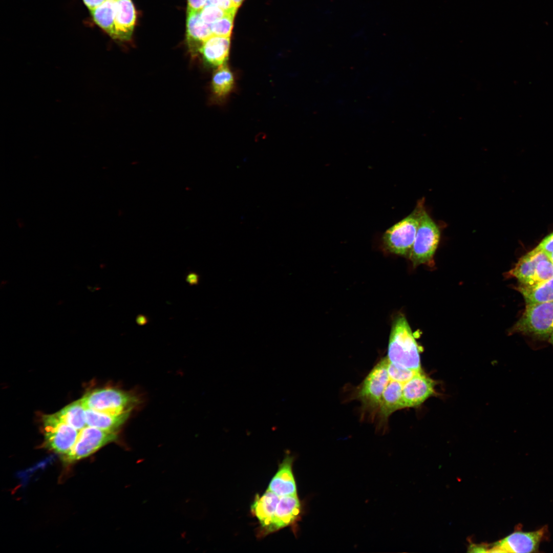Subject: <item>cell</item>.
Here are the masks:
<instances>
[{"instance_id":"5bb4252c","label":"cell","mask_w":553,"mask_h":553,"mask_svg":"<svg viewBox=\"0 0 553 553\" xmlns=\"http://www.w3.org/2000/svg\"><path fill=\"white\" fill-rule=\"evenodd\" d=\"M230 42V37L212 35L203 42L199 52L208 64L219 67L228 58Z\"/></svg>"},{"instance_id":"d4e9b609","label":"cell","mask_w":553,"mask_h":553,"mask_svg":"<svg viewBox=\"0 0 553 553\" xmlns=\"http://www.w3.org/2000/svg\"><path fill=\"white\" fill-rule=\"evenodd\" d=\"M236 14L235 13H229L211 24L212 35L230 37Z\"/></svg>"},{"instance_id":"836d02e7","label":"cell","mask_w":553,"mask_h":553,"mask_svg":"<svg viewBox=\"0 0 553 553\" xmlns=\"http://www.w3.org/2000/svg\"><path fill=\"white\" fill-rule=\"evenodd\" d=\"M231 1H232V2L234 4V5L237 8H239L241 5V4H242V3L243 2V1L244 0H231Z\"/></svg>"},{"instance_id":"ac0fdd59","label":"cell","mask_w":553,"mask_h":553,"mask_svg":"<svg viewBox=\"0 0 553 553\" xmlns=\"http://www.w3.org/2000/svg\"><path fill=\"white\" fill-rule=\"evenodd\" d=\"M86 418L88 426L115 433L127 419L130 413L113 415L86 409Z\"/></svg>"},{"instance_id":"ffe728a7","label":"cell","mask_w":553,"mask_h":553,"mask_svg":"<svg viewBox=\"0 0 553 553\" xmlns=\"http://www.w3.org/2000/svg\"><path fill=\"white\" fill-rule=\"evenodd\" d=\"M90 12L96 24L112 38L116 39L115 26L116 0H105Z\"/></svg>"},{"instance_id":"d6986e66","label":"cell","mask_w":553,"mask_h":553,"mask_svg":"<svg viewBox=\"0 0 553 553\" xmlns=\"http://www.w3.org/2000/svg\"><path fill=\"white\" fill-rule=\"evenodd\" d=\"M403 384L390 380L381 397L379 409L382 416L387 418L395 411L404 408L402 401Z\"/></svg>"},{"instance_id":"4316f807","label":"cell","mask_w":553,"mask_h":553,"mask_svg":"<svg viewBox=\"0 0 553 553\" xmlns=\"http://www.w3.org/2000/svg\"><path fill=\"white\" fill-rule=\"evenodd\" d=\"M236 12H228L214 5H205L200 11L202 19L206 23L212 24L226 15Z\"/></svg>"},{"instance_id":"d590c367","label":"cell","mask_w":553,"mask_h":553,"mask_svg":"<svg viewBox=\"0 0 553 553\" xmlns=\"http://www.w3.org/2000/svg\"><path fill=\"white\" fill-rule=\"evenodd\" d=\"M547 255H548V258H549V259L553 263V252L547 254Z\"/></svg>"},{"instance_id":"f546056e","label":"cell","mask_w":553,"mask_h":553,"mask_svg":"<svg viewBox=\"0 0 553 553\" xmlns=\"http://www.w3.org/2000/svg\"><path fill=\"white\" fill-rule=\"evenodd\" d=\"M206 2L207 0H187V12L200 11Z\"/></svg>"},{"instance_id":"6da1fadb","label":"cell","mask_w":553,"mask_h":553,"mask_svg":"<svg viewBox=\"0 0 553 553\" xmlns=\"http://www.w3.org/2000/svg\"><path fill=\"white\" fill-rule=\"evenodd\" d=\"M387 358L397 366L422 371L419 345L402 314L397 315L392 323Z\"/></svg>"},{"instance_id":"7402d4cb","label":"cell","mask_w":553,"mask_h":553,"mask_svg":"<svg viewBox=\"0 0 553 553\" xmlns=\"http://www.w3.org/2000/svg\"><path fill=\"white\" fill-rule=\"evenodd\" d=\"M55 414L63 422L78 431L87 426L86 409L81 398L67 406Z\"/></svg>"},{"instance_id":"3957f363","label":"cell","mask_w":553,"mask_h":553,"mask_svg":"<svg viewBox=\"0 0 553 553\" xmlns=\"http://www.w3.org/2000/svg\"><path fill=\"white\" fill-rule=\"evenodd\" d=\"M553 330V301L526 304L519 320L511 332L541 339H549Z\"/></svg>"},{"instance_id":"f1b7e54d","label":"cell","mask_w":553,"mask_h":553,"mask_svg":"<svg viewBox=\"0 0 553 553\" xmlns=\"http://www.w3.org/2000/svg\"><path fill=\"white\" fill-rule=\"evenodd\" d=\"M547 254L553 252V232L545 237L537 246Z\"/></svg>"},{"instance_id":"2e32d148","label":"cell","mask_w":553,"mask_h":553,"mask_svg":"<svg viewBox=\"0 0 553 553\" xmlns=\"http://www.w3.org/2000/svg\"><path fill=\"white\" fill-rule=\"evenodd\" d=\"M548 257L546 252L536 247L522 257L514 267L507 272V275L517 279L520 284L527 285L534 274L538 263Z\"/></svg>"},{"instance_id":"8992f818","label":"cell","mask_w":553,"mask_h":553,"mask_svg":"<svg viewBox=\"0 0 553 553\" xmlns=\"http://www.w3.org/2000/svg\"><path fill=\"white\" fill-rule=\"evenodd\" d=\"M117 439V433L87 426L79 431L71 450L63 455L64 462L70 463L85 458Z\"/></svg>"},{"instance_id":"9c48e42d","label":"cell","mask_w":553,"mask_h":553,"mask_svg":"<svg viewBox=\"0 0 553 553\" xmlns=\"http://www.w3.org/2000/svg\"><path fill=\"white\" fill-rule=\"evenodd\" d=\"M548 528L532 531L516 530L505 538L486 547L488 552H537L541 542L547 537Z\"/></svg>"},{"instance_id":"7c38bea8","label":"cell","mask_w":553,"mask_h":553,"mask_svg":"<svg viewBox=\"0 0 553 553\" xmlns=\"http://www.w3.org/2000/svg\"><path fill=\"white\" fill-rule=\"evenodd\" d=\"M212 35L211 25L202 19L200 11L187 12L186 42L192 56L199 52L203 42Z\"/></svg>"},{"instance_id":"30bf717a","label":"cell","mask_w":553,"mask_h":553,"mask_svg":"<svg viewBox=\"0 0 553 553\" xmlns=\"http://www.w3.org/2000/svg\"><path fill=\"white\" fill-rule=\"evenodd\" d=\"M435 382L421 372L403 384V407H418L434 393Z\"/></svg>"},{"instance_id":"7a4b0ae2","label":"cell","mask_w":553,"mask_h":553,"mask_svg":"<svg viewBox=\"0 0 553 553\" xmlns=\"http://www.w3.org/2000/svg\"><path fill=\"white\" fill-rule=\"evenodd\" d=\"M424 208V200L422 199L409 215L386 230L382 237L385 250L397 255L409 257Z\"/></svg>"},{"instance_id":"277c9868","label":"cell","mask_w":553,"mask_h":553,"mask_svg":"<svg viewBox=\"0 0 553 553\" xmlns=\"http://www.w3.org/2000/svg\"><path fill=\"white\" fill-rule=\"evenodd\" d=\"M440 238L438 225L424 208L420 216L415 239L409 257L414 267L420 264L434 265V255Z\"/></svg>"},{"instance_id":"9a60e30c","label":"cell","mask_w":553,"mask_h":553,"mask_svg":"<svg viewBox=\"0 0 553 553\" xmlns=\"http://www.w3.org/2000/svg\"><path fill=\"white\" fill-rule=\"evenodd\" d=\"M292 458L287 456L270 481L268 489L280 497L297 494L296 486L292 471Z\"/></svg>"},{"instance_id":"44dd1931","label":"cell","mask_w":553,"mask_h":553,"mask_svg":"<svg viewBox=\"0 0 553 553\" xmlns=\"http://www.w3.org/2000/svg\"><path fill=\"white\" fill-rule=\"evenodd\" d=\"M523 296L526 304L553 301V277L534 286L520 284L516 288Z\"/></svg>"},{"instance_id":"4fadbf2b","label":"cell","mask_w":553,"mask_h":553,"mask_svg":"<svg viewBox=\"0 0 553 553\" xmlns=\"http://www.w3.org/2000/svg\"><path fill=\"white\" fill-rule=\"evenodd\" d=\"M136 11L132 0H116L115 26L116 39L130 40L136 23Z\"/></svg>"},{"instance_id":"e0dca14e","label":"cell","mask_w":553,"mask_h":553,"mask_svg":"<svg viewBox=\"0 0 553 553\" xmlns=\"http://www.w3.org/2000/svg\"><path fill=\"white\" fill-rule=\"evenodd\" d=\"M280 497L267 490L261 496H257L251 506V511L265 530L269 525Z\"/></svg>"},{"instance_id":"ba28073f","label":"cell","mask_w":553,"mask_h":553,"mask_svg":"<svg viewBox=\"0 0 553 553\" xmlns=\"http://www.w3.org/2000/svg\"><path fill=\"white\" fill-rule=\"evenodd\" d=\"M388 360L382 358L370 372L361 384L357 397L365 408L379 409L384 391L390 380L388 372Z\"/></svg>"},{"instance_id":"484cf974","label":"cell","mask_w":553,"mask_h":553,"mask_svg":"<svg viewBox=\"0 0 553 553\" xmlns=\"http://www.w3.org/2000/svg\"><path fill=\"white\" fill-rule=\"evenodd\" d=\"M387 369L390 380L403 384L409 380L417 373L420 372L397 366L389 361Z\"/></svg>"},{"instance_id":"603a6c76","label":"cell","mask_w":553,"mask_h":553,"mask_svg":"<svg viewBox=\"0 0 553 553\" xmlns=\"http://www.w3.org/2000/svg\"><path fill=\"white\" fill-rule=\"evenodd\" d=\"M234 84V77L228 66L224 64L218 67L214 73L211 87L217 96L224 97L232 90Z\"/></svg>"},{"instance_id":"cb8c5ba5","label":"cell","mask_w":553,"mask_h":553,"mask_svg":"<svg viewBox=\"0 0 553 553\" xmlns=\"http://www.w3.org/2000/svg\"><path fill=\"white\" fill-rule=\"evenodd\" d=\"M552 277L553 263L548 257L538 263L531 279L527 285L524 286H534L546 281Z\"/></svg>"},{"instance_id":"4dcf8cb0","label":"cell","mask_w":553,"mask_h":553,"mask_svg":"<svg viewBox=\"0 0 553 553\" xmlns=\"http://www.w3.org/2000/svg\"><path fill=\"white\" fill-rule=\"evenodd\" d=\"M200 275L195 272H191L187 274L186 276V281L190 286L197 285L199 284Z\"/></svg>"},{"instance_id":"d6a6232c","label":"cell","mask_w":553,"mask_h":553,"mask_svg":"<svg viewBox=\"0 0 553 553\" xmlns=\"http://www.w3.org/2000/svg\"><path fill=\"white\" fill-rule=\"evenodd\" d=\"M148 322L147 317L143 314H139L136 318V323L139 326L146 324Z\"/></svg>"},{"instance_id":"5b68a950","label":"cell","mask_w":553,"mask_h":553,"mask_svg":"<svg viewBox=\"0 0 553 553\" xmlns=\"http://www.w3.org/2000/svg\"><path fill=\"white\" fill-rule=\"evenodd\" d=\"M81 400L86 409L113 415L130 413L138 402L131 393L112 388L95 390Z\"/></svg>"},{"instance_id":"1f68e13d","label":"cell","mask_w":553,"mask_h":553,"mask_svg":"<svg viewBox=\"0 0 553 553\" xmlns=\"http://www.w3.org/2000/svg\"><path fill=\"white\" fill-rule=\"evenodd\" d=\"M105 0H83L88 8L91 10L100 5Z\"/></svg>"},{"instance_id":"52a82bcc","label":"cell","mask_w":553,"mask_h":553,"mask_svg":"<svg viewBox=\"0 0 553 553\" xmlns=\"http://www.w3.org/2000/svg\"><path fill=\"white\" fill-rule=\"evenodd\" d=\"M46 446L50 450L64 455L75 444L79 431L59 419L55 414L42 418Z\"/></svg>"},{"instance_id":"83f0119b","label":"cell","mask_w":553,"mask_h":553,"mask_svg":"<svg viewBox=\"0 0 553 553\" xmlns=\"http://www.w3.org/2000/svg\"><path fill=\"white\" fill-rule=\"evenodd\" d=\"M205 5L216 6L228 12L236 13L238 9L231 0H207Z\"/></svg>"},{"instance_id":"8fae6325","label":"cell","mask_w":553,"mask_h":553,"mask_svg":"<svg viewBox=\"0 0 553 553\" xmlns=\"http://www.w3.org/2000/svg\"><path fill=\"white\" fill-rule=\"evenodd\" d=\"M302 505L297 494L280 497L265 533H272L295 523L300 518Z\"/></svg>"},{"instance_id":"e575fe53","label":"cell","mask_w":553,"mask_h":553,"mask_svg":"<svg viewBox=\"0 0 553 553\" xmlns=\"http://www.w3.org/2000/svg\"><path fill=\"white\" fill-rule=\"evenodd\" d=\"M549 342L553 345V330L549 338Z\"/></svg>"}]
</instances>
